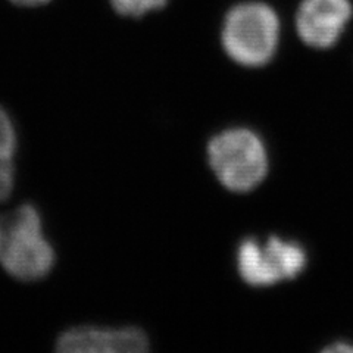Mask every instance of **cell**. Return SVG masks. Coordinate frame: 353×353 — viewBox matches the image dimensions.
I'll return each mask as SVG.
<instances>
[{"label": "cell", "instance_id": "obj_1", "mask_svg": "<svg viewBox=\"0 0 353 353\" xmlns=\"http://www.w3.org/2000/svg\"><path fill=\"white\" fill-rule=\"evenodd\" d=\"M281 41V19L263 0H241L231 6L221 26V44L227 57L246 68L270 63Z\"/></svg>", "mask_w": 353, "mask_h": 353}, {"label": "cell", "instance_id": "obj_2", "mask_svg": "<svg viewBox=\"0 0 353 353\" xmlns=\"http://www.w3.org/2000/svg\"><path fill=\"white\" fill-rule=\"evenodd\" d=\"M54 265V250L43 234V223L32 205H21L0 215V267L19 281L46 277Z\"/></svg>", "mask_w": 353, "mask_h": 353}, {"label": "cell", "instance_id": "obj_3", "mask_svg": "<svg viewBox=\"0 0 353 353\" xmlns=\"http://www.w3.org/2000/svg\"><path fill=\"white\" fill-rule=\"evenodd\" d=\"M209 165L219 183L236 193L250 192L268 174V153L255 131L230 128L211 139Z\"/></svg>", "mask_w": 353, "mask_h": 353}, {"label": "cell", "instance_id": "obj_4", "mask_svg": "<svg viewBox=\"0 0 353 353\" xmlns=\"http://www.w3.org/2000/svg\"><path fill=\"white\" fill-rule=\"evenodd\" d=\"M307 252L294 240L271 236L265 243L245 239L237 249V270L243 281L267 287L294 280L306 270Z\"/></svg>", "mask_w": 353, "mask_h": 353}, {"label": "cell", "instance_id": "obj_5", "mask_svg": "<svg viewBox=\"0 0 353 353\" xmlns=\"http://www.w3.org/2000/svg\"><path fill=\"white\" fill-rule=\"evenodd\" d=\"M353 19V0H301L294 12L296 34L305 46L330 50Z\"/></svg>", "mask_w": 353, "mask_h": 353}, {"label": "cell", "instance_id": "obj_6", "mask_svg": "<svg viewBox=\"0 0 353 353\" xmlns=\"http://www.w3.org/2000/svg\"><path fill=\"white\" fill-rule=\"evenodd\" d=\"M57 349L62 353H141L149 349V340L134 327H77L59 336Z\"/></svg>", "mask_w": 353, "mask_h": 353}, {"label": "cell", "instance_id": "obj_7", "mask_svg": "<svg viewBox=\"0 0 353 353\" xmlns=\"http://www.w3.org/2000/svg\"><path fill=\"white\" fill-rule=\"evenodd\" d=\"M17 150V132L12 119L0 108V203L12 194L15 184L14 154Z\"/></svg>", "mask_w": 353, "mask_h": 353}, {"label": "cell", "instance_id": "obj_8", "mask_svg": "<svg viewBox=\"0 0 353 353\" xmlns=\"http://www.w3.org/2000/svg\"><path fill=\"white\" fill-rule=\"evenodd\" d=\"M108 2L119 17L139 19L152 12H158L168 5L170 0H108Z\"/></svg>", "mask_w": 353, "mask_h": 353}, {"label": "cell", "instance_id": "obj_9", "mask_svg": "<svg viewBox=\"0 0 353 353\" xmlns=\"http://www.w3.org/2000/svg\"><path fill=\"white\" fill-rule=\"evenodd\" d=\"M325 353H353V341L350 340H336L334 343L328 345L324 349Z\"/></svg>", "mask_w": 353, "mask_h": 353}, {"label": "cell", "instance_id": "obj_10", "mask_svg": "<svg viewBox=\"0 0 353 353\" xmlns=\"http://www.w3.org/2000/svg\"><path fill=\"white\" fill-rule=\"evenodd\" d=\"M9 2L19 8H40L50 3L52 0H9Z\"/></svg>", "mask_w": 353, "mask_h": 353}]
</instances>
